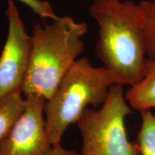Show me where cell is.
<instances>
[{
    "label": "cell",
    "mask_w": 155,
    "mask_h": 155,
    "mask_svg": "<svg viewBox=\"0 0 155 155\" xmlns=\"http://www.w3.org/2000/svg\"><path fill=\"white\" fill-rule=\"evenodd\" d=\"M125 97L132 110L155 109V58L147 60L142 78L128 89Z\"/></svg>",
    "instance_id": "cell-7"
},
{
    "label": "cell",
    "mask_w": 155,
    "mask_h": 155,
    "mask_svg": "<svg viewBox=\"0 0 155 155\" xmlns=\"http://www.w3.org/2000/svg\"><path fill=\"white\" fill-rule=\"evenodd\" d=\"M32 9L34 12L38 14L42 18H48L54 19H57L53 8L50 2L45 0H19Z\"/></svg>",
    "instance_id": "cell-11"
},
{
    "label": "cell",
    "mask_w": 155,
    "mask_h": 155,
    "mask_svg": "<svg viewBox=\"0 0 155 155\" xmlns=\"http://www.w3.org/2000/svg\"><path fill=\"white\" fill-rule=\"evenodd\" d=\"M48 155H80L79 153L72 150H67L61 146V144L53 146Z\"/></svg>",
    "instance_id": "cell-12"
},
{
    "label": "cell",
    "mask_w": 155,
    "mask_h": 155,
    "mask_svg": "<svg viewBox=\"0 0 155 155\" xmlns=\"http://www.w3.org/2000/svg\"><path fill=\"white\" fill-rule=\"evenodd\" d=\"M9 29L0 55V98L20 91L30 64L32 38L27 34L18 9L9 0L5 12Z\"/></svg>",
    "instance_id": "cell-5"
},
{
    "label": "cell",
    "mask_w": 155,
    "mask_h": 155,
    "mask_svg": "<svg viewBox=\"0 0 155 155\" xmlns=\"http://www.w3.org/2000/svg\"><path fill=\"white\" fill-rule=\"evenodd\" d=\"M114 1H119V0H114Z\"/></svg>",
    "instance_id": "cell-13"
},
{
    "label": "cell",
    "mask_w": 155,
    "mask_h": 155,
    "mask_svg": "<svg viewBox=\"0 0 155 155\" xmlns=\"http://www.w3.org/2000/svg\"><path fill=\"white\" fill-rule=\"evenodd\" d=\"M26 101L17 91L0 98V142L7 137L24 111Z\"/></svg>",
    "instance_id": "cell-8"
},
{
    "label": "cell",
    "mask_w": 155,
    "mask_h": 155,
    "mask_svg": "<svg viewBox=\"0 0 155 155\" xmlns=\"http://www.w3.org/2000/svg\"><path fill=\"white\" fill-rule=\"evenodd\" d=\"M141 117L137 137L139 155H155V113L152 110L141 111Z\"/></svg>",
    "instance_id": "cell-9"
},
{
    "label": "cell",
    "mask_w": 155,
    "mask_h": 155,
    "mask_svg": "<svg viewBox=\"0 0 155 155\" xmlns=\"http://www.w3.org/2000/svg\"><path fill=\"white\" fill-rule=\"evenodd\" d=\"M127 83L105 66L95 67L88 58L77 59L68 69L44 107L45 129L50 144H60L71 125L86 108L101 106L112 86Z\"/></svg>",
    "instance_id": "cell-3"
},
{
    "label": "cell",
    "mask_w": 155,
    "mask_h": 155,
    "mask_svg": "<svg viewBox=\"0 0 155 155\" xmlns=\"http://www.w3.org/2000/svg\"><path fill=\"white\" fill-rule=\"evenodd\" d=\"M89 10L98 25L96 55L104 66L134 86L142 78L147 61L139 5L131 0H94Z\"/></svg>",
    "instance_id": "cell-1"
},
{
    "label": "cell",
    "mask_w": 155,
    "mask_h": 155,
    "mask_svg": "<svg viewBox=\"0 0 155 155\" xmlns=\"http://www.w3.org/2000/svg\"><path fill=\"white\" fill-rule=\"evenodd\" d=\"M142 16L147 55L155 58V1L147 0L139 3Z\"/></svg>",
    "instance_id": "cell-10"
},
{
    "label": "cell",
    "mask_w": 155,
    "mask_h": 155,
    "mask_svg": "<svg viewBox=\"0 0 155 155\" xmlns=\"http://www.w3.org/2000/svg\"><path fill=\"white\" fill-rule=\"evenodd\" d=\"M24 111L0 142V155H48L53 148L45 129L42 97L27 96Z\"/></svg>",
    "instance_id": "cell-6"
},
{
    "label": "cell",
    "mask_w": 155,
    "mask_h": 155,
    "mask_svg": "<svg viewBox=\"0 0 155 155\" xmlns=\"http://www.w3.org/2000/svg\"><path fill=\"white\" fill-rule=\"evenodd\" d=\"M153 1H155V0H153Z\"/></svg>",
    "instance_id": "cell-14"
},
{
    "label": "cell",
    "mask_w": 155,
    "mask_h": 155,
    "mask_svg": "<svg viewBox=\"0 0 155 155\" xmlns=\"http://www.w3.org/2000/svg\"><path fill=\"white\" fill-rule=\"evenodd\" d=\"M87 32V24L68 16L58 17L45 27L35 25L30 64L22 94L45 100L51 98L62 78L83 52V38Z\"/></svg>",
    "instance_id": "cell-2"
},
{
    "label": "cell",
    "mask_w": 155,
    "mask_h": 155,
    "mask_svg": "<svg viewBox=\"0 0 155 155\" xmlns=\"http://www.w3.org/2000/svg\"><path fill=\"white\" fill-rule=\"evenodd\" d=\"M124 86H112L101 107L86 108L77 121L83 140L80 155H139L126 129V119L133 110Z\"/></svg>",
    "instance_id": "cell-4"
}]
</instances>
